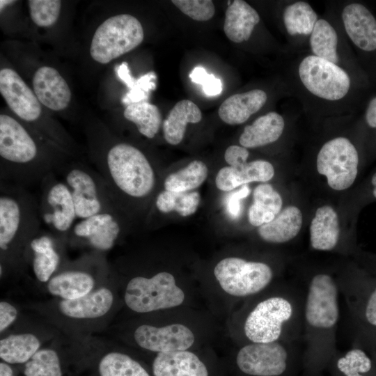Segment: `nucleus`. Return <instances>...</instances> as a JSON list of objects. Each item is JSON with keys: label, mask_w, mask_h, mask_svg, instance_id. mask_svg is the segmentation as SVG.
<instances>
[{"label": "nucleus", "mask_w": 376, "mask_h": 376, "mask_svg": "<svg viewBox=\"0 0 376 376\" xmlns=\"http://www.w3.org/2000/svg\"><path fill=\"white\" fill-rule=\"evenodd\" d=\"M235 363L246 376H298L304 372L303 340L243 344Z\"/></svg>", "instance_id": "nucleus-6"}, {"label": "nucleus", "mask_w": 376, "mask_h": 376, "mask_svg": "<svg viewBox=\"0 0 376 376\" xmlns=\"http://www.w3.org/2000/svg\"><path fill=\"white\" fill-rule=\"evenodd\" d=\"M66 243L64 239L42 228L31 239L26 252V265H31L38 281L47 283L67 262L64 258Z\"/></svg>", "instance_id": "nucleus-16"}, {"label": "nucleus", "mask_w": 376, "mask_h": 376, "mask_svg": "<svg viewBox=\"0 0 376 376\" xmlns=\"http://www.w3.org/2000/svg\"><path fill=\"white\" fill-rule=\"evenodd\" d=\"M207 175L206 164L201 160H193L185 168L169 175L164 181V187L173 192L190 191L200 187Z\"/></svg>", "instance_id": "nucleus-34"}, {"label": "nucleus", "mask_w": 376, "mask_h": 376, "mask_svg": "<svg viewBox=\"0 0 376 376\" xmlns=\"http://www.w3.org/2000/svg\"><path fill=\"white\" fill-rule=\"evenodd\" d=\"M303 288V376H318L338 352L340 290L336 278L323 272L311 275Z\"/></svg>", "instance_id": "nucleus-1"}, {"label": "nucleus", "mask_w": 376, "mask_h": 376, "mask_svg": "<svg viewBox=\"0 0 376 376\" xmlns=\"http://www.w3.org/2000/svg\"><path fill=\"white\" fill-rule=\"evenodd\" d=\"M40 186L38 210L41 223L47 230L67 242L77 219L72 194L54 172L47 174Z\"/></svg>", "instance_id": "nucleus-11"}, {"label": "nucleus", "mask_w": 376, "mask_h": 376, "mask_svg": "<svg viewBox=\"0 0 376 376\" xmlns=\"http://www.w3.org/2000/svg\"><path fill=\"white\" fill-rule=\"evenodd\" d=\"M185 299L183 290L169 272H158L152 276L137 275L127 282L124 301L136 313H146L172 308Z\"/></svg>", "instance_id": "nucleus-8"}, {"label": "nucleus", "mask_w": 376, "mask_h": 376, "mask_svg": "<svg viewBox=\"0 0 376 376\" xmlns=\"http://www.w3.org/2000/svg\"><path fill=\"white\" fill-rule=\"evenodd\" d=\"M156 78L154 72H149L136 79L134 85L122 97V103L127 106L134 103L146 102L150 91L156 88Z\"/></svg>", "instance_id": "nucleus-42"}, {"label": "nucleus", "mask_w": 376, "mask_h": 376, "mask_svg": "<svg viewBox=\"0 0 376 376\" xmlns=\"http://www.w3.org/2000/svg\"><path fill=\"white\" fill-rule=\"evenodd\" d=\"M302 221L301 210L294 205L287 206L273 220L259 226L258 233L267 242L285 243L298 235Z\"/></svg>", "instance_id": "nucleus-27"}, {"label": "nucleus", "mask_w": 376, "mask_h": 376, "mask_svg": "<svg viewBox=\"0 0 376 376\" xmlns=\"http://www.w3.org/2000/svg\"><path fill=\"white\" fill-rule=\"evenodd\" d=\"M359 155L352 142L336 137L326 142L317 156V171L324 175L329 186L336 191L352 186L358 173Z\"/></svg>", "instance_id": "nucleus-14"}, {"label": "nucleus", "mask_w": 376, "mask_h": 376, "mask_svg": "<svg viewBox=\"0 0 376 376\" xmlns=\"http://www.w3.org/2000/svg\"><path fill=\"white\" fill-rule=\"evenodd\" d=\"M283 17L287 32L291 36L311 34L318 21L316 13L304 1L288 5L284 10Z\"/></svg>", "instance_id": "nucleus-37"}, {"label": "nucleus", "mask_w": 376, "mask_h": 376, "mask_svg": "<svg viewBox=\"0 0 376 376\" xmlns=\"http://www.w3.org/2000/svg\"><path fill=\"white\" fill-rule=\"evenodd\" d=\"M274 175L273 165L265 160H255L242 166L221 168L215 178L217 187L223 191H228L249 182H265Z\"/></svg>", "instance_id": "nucleus-22"}, {"label": "nucleus", "mask_w": 376, "mask_h": 376, "mask_svg": "<svg viewBox=\"0 0 376 376\" xmlns=\"http://www.w3.org/2000/svg\"><path fill=\"white\" fill-rule=\"evenodd\" d=\"M94 158L97 171L128 216L143 212L156 189V170L139 148L126 142H114Z\"/></svg>", "instance_id": "nucleus-3"}, {"label": "nucleus", "mask_w": 376, "mask_h": 376, "mask_svg": "<svg viewBox=\"0 0 376 376\" xmlns=\"http://www.w3.org/2000/svg\"><path fill=\"white\" fill-rule=\"evenodd\" d=\"M41 226L34 196L25 187L0 180L1 276L25 267L28 245Z\"/></svg>", "instance_id": "nucleus-4"}, {"label": "nucleus", "mask_w": 376, "mask_h": 376, "mask_svg": "<svg viewBox=\"0 0 376 376\" xmlns=\"http://www.w3.org/2000/svg\"><path fill=\"white\" fill-rule=\"evenodd\" d=\"M0 180L26 186L39 182L66 163L45 151L33 135L15 118L0 115Z\"/></svg>", "instance_id": "nucleus-5"}, {"label": "nucleus", "mask_w": 376, "mask_h": 376, "mask_svg": "<svg viewBox=\"0 0 376 376\" xmlns=\"http://www.w3.org/2000/svg\"><path fill=\"white\" fill-rule=\"evenodd\" d=\"M17 317L16 308L6 301L0 302V331H4Z\"/></svg>", "instance_id": "nucleus-45"}, {"label": "nucleus", "mask_w": 376, "mask_h": 376, "mask_svg": "<svg viewBox=\"0 0 376 376\" xmlns=\"http://www.w3.org/2000/svg\"><path fill=\"white\" fill-rule=\"evenodd\" d=\"M342 19L347 34L359 49L371 52L376 49V19L364 6L353 3L342 12Z\"/></svg>", "instance_id": "nucleus-20"}, {"label": "nucleus", "mask_w": 376, "mask_h": 376, "mask_svg": "<svg viewBox=\"0 0 376 376\" xmlns=\"http://www.w3.org/2000/svg\"><path fill=\"white\" fill-rule=\"evenodd\" d=\"M200 203L197 191L173 192L165 189L155 197V207L161 213L176 212L180 216L187 217L196 212Z\"/></svg>", "instance_id": "nucleus-35"}, {"label": "nucleus", "mask_w": 376, "mask_h": 376, "mask_svg": "<svg viewBox=\"0 0 376 376\" xmlns=\"http://www.w3.org/2000/svg\"><path fill=\"white\" fill-rule=\"evenodd\" d=\"M310 242L318 251H332L338 244L340 227L338 217L329 205L318 207L310 226Z\"/></svg>", "instance_id": "nucleus-25"}, {"label": "nucleus", "mask_w": 376, "mask_h": 376, "mask_svg": "<svg viewBox=\"0 0 376 376\" xmlns=\"http://www.w3.org/2000/svg\"><path fill=\"white\" fill-rule=\"evenodd\" d=\"M115 70L118 78L130 89L134 85L136 79L132 76L127 63L123 62L120 65L116 67Z\"/></svg>", "instance_id": "nucleus-46"}, {"label": "nucleus", "mask_w": 376, "mask_h": 376, "mask_svg": "<svg viewBox=\"0 0 376 376\" xmlns=\"http://www.w3.org/2000/svg\"><path fill=\"white\" fill-rule=\"evenodd\" d=\"M249 152L247 148L233 145L228 147L224 153V159L229 166L237 168L247 163Z\"/></svg>", "instance_id": "nucleus-44"}, {"label": "nucleus", "mask_w": 376, "mask_h": 376, "mask_svg": "<svg viewBox=\"0 0 376 376\" xmlns=\"http://www.w3.org/2000/svg\"><path fill=\"white\" fill-rule=\"evenodd\" d=\"M248 299L240 319L243 344L303 340V287L272 285Z\"/></svg>", "instance_id": "nucleus-2"}, {"label": "nucleus", "mask_w": 376, "mask_h": 376, "mask_svg": "<svg viewBox=\"0 0 376 376\" xmlns=\"http://www.w3.org/2000/svg\"><path fill=\"white\" fill-rule=\"evenodd\" d=\"M134 340L142 349L158 353L188 350L195 342V335L180 323L164 326L141 324L133 334Z\"/></svg>", "instance_id": "nucleus-17"}, {"label": "nucleus", "mask_w": 376, "mask_h": 376, "mask_svg": "<svg viewBox=\"0 0 376 376\" xmlns=\"http://www.w3.org/2000/svg\"><path fill=\"white\" fill-rule=\"evenodd\" d=\"M57 173L72 194L77 219L107 211L123 212L97 170L82 163H65Z\"/></svg>", "instance_id": "nucleus-7"}, {"label": "nucleus", "mask_w": 376, "mask_h": 376, "mask_svg": "<svg viewBox=\"0 0 376 376\" xmlns=\"http://www.w3.org/2000/svg\"><path fill=\"white\" fill-rule=\"evenodd\" d=\"M202 119V113L192 101L182 100L178 102L164 120L162 128L166 141L173 146L183 139L188 123H197Z\"/></svg>", "instance_id": "nucleus-30"}, {"label": "nucleus", "mask_w": 376, "mask_h": 376, "mask_svg": "<svg viewBox=\"0 0 376 376\" xmlns=\"http://www.w3.org/2000/svg\"><path fill=\"white\" fill-rule=\"evenodd\" d=\"M26 376H63L58 353L53 349H40L25 363Z\"/></svg>", "instance_id": "nucleus-39"}, {"label": "nucleus", "mask_w": 376, "mask_h": 376, "mask_svg": "<svg viewBox=\"0 0 376 376\" xmlns=\"http://www.w3.org/2000/svg\"><path fill=\"white\" fill-rule=\"evenodd\" d=\"M126 120L133 123L138 132L148 139H153L162 125V115L157 106L148 102L127 105L123 112Z\"/></svg>", "instance_id": "nucleus-33"}, {"label": "nucleus", "mask_w": 376, "mask_h": 376, "mask_svg": "<svg viewBox=\"0 0 376 376\" xmlns=\"http://www.w3.org/2000/svg\"><path fill=\"white\" fill-rule=\"evenodd\" d=\"M152 368L154 376H209L205 363L188 350L158 353Z\"/></svg>", "instance_id": "nucleus-23"}, {"label": "nucleus", "mask_w": 376, "mask_h": 376, "mask_svg": "<svg viewBox=\"0 0 376 376\" xmlns=\"http://www.w3.org/2000/svg\"><path fill=\"white\" fill-rule=\"evenodd\" d=\"M260 22L257 11L242 0H235L226 9L224 31L232 42L240 43L249 39Z\"/></svg>", "instance_id": "nucleus-26"}, {"label": "nucleus", "mask_w": 376, "mask_h": 376, "mask_svg": "<svg viewBox=\"0 0 376 376\" xmlns=\"http://www.w3.org/2000/svg\"><path fill=\"white\" fill-rule=\"evenodd\" d=\"M171 2L181 12L196 21H207L215 13L214 5L210 0H172Z\"/></svg>", "instance_id": "nucleus-41"}, {"label": "nucleus", "mask_w": 376, "mask_h": 376, "mask_svg": "<svg viewBox=\"0 0 376 376\" xmlns=\"http://www.w3.org/2000/svg\"><path fill=\"white\" fill-rule=\"evenodd\" d=\"M189 77L193 82L201 85L203 92L208 96L217 95L222 91L221 80L212 74H208L202 67H196Z\"/></svg>", "instance_id": "nucleus-43"}, {"label": "nucleus", "mask_w": 376, "mask_h": 376, "mask_svg": "<svg viewBox=\"0 0 376 376\" xmlns=\"http://www.w3.org/2000/svg\"><path fill=\"white\" fill-rule=\"evenodd\" d=\"M15 1L13 0H1L0 1V10L1 11L8 6L15 3Z\"/></svg>", "instance_id": "nucleus-50"}, {"label": "nucleus", "mask_w": 376, "mask_h": 376, "mask_svg": "<svg viewBox=\"0 0 376 376\" xmlns=\"http://www.w3.org/2000/svg\"><path fill=\"white\" fill-rule=\"evenodd\" d=\"M372 357L374 362H375V364L376 366V351H370V352H368Z\"/></svg>", "instance_id": "nucleus-52"}, {"label": "nucleus", "mask_w": 376, "mask_h": 376, "mask_svg": "<svg viewBox=\"0 0 376 376\" xmlns=\"http://www.w3.org/2000/svg\"><path fill=\"white\" fill-rule=\"evenodd\" d=\"M143 29L135 17L119 14L103 22L96 29L90 47L91 58L102 64L132 51L143 40Z\"/></svg>", "instance_id": "nucleus-10"}, {"label": "nucleus", "mask_w": 376, "mask_h": 376, "mask_svg": "<svg viewBox=\"0 0 376 376\" xmlns=\"http://www.w3.org/2000/svg\"><path fill=\"white\" fill-rule=\"evenodd\" d=\"M0 376H14V373L9 363L1 361L0 363Z\"/></svg>", "instance_id": "nucleus-49"}, {"label": "nucleus", "mask_w": 376, "mask_h": 376, "mask_svg": "<svg viewBox=\"0 0 376 376\" xmlns=\"http://www.w3.org/2000/svg\"><path fill=\"white\" fill-rule=\"evenodd\" d=\"M327 367L332 376H376V366L371 355L355 345L345 353L337 352Z\"/></svg>", "instance_id": "nucleus-29"}, {"label": "nucleus", "mask_w": 376, "mask_h": 376, "mask_svg": "<svg viewBox=\"0 0 376 376\" xmlns=\"http://www.w3.org/2000/svg\"><path fill=\"white\" fill-rule=\"evenodd\" d=\"M98 372L100 376H150L137 361L119 352L104 354L100 360Z\"/></svg>", "instance_id": "nucleus-38"}, {"label": "nucleus", "mask_w": 376, "mask_h": 376, "mask_svg": "<svg viewBox=\"0 0 376 376\" xmlns=\"http://www.w3.org/2000/svg\"><path fill=\"white\" fill-rule=\"evenodd\" d=\"M285 127L283 117L276 112H269L246 125L239 142L246 148H255L277 141Z\"/></svg>", "instance_id": "nucleus-28"}, {"label": "nucleus", "mask_w": 376, "mask_h": 376, "mask_svg": "<svg viewBox=\"0 0 376 376\" xmlns=\"http://www.w3.org/2000/svg\"><path fill=\"white\" fill-rule=\"evenodd\" d=\"M40 346V339L31 333L10 334L0 340V357L9 364L26 363Z\"/></svg>", "instance_id": "nucleus-32"}, {"label": "nucleus", "mask_w": 376, "mask_h": 376, "mask_svg": "<svg viewBox=\"0 0 376 376\" xmlns=\"http://www.w3.org/2000/svg\"><path fill=\"white\" fill-rule=\"evenodd\" d=\"M30 16L38 26L49 27L58 19L61 1L59 0L28 1Z\"/></svg>", "instance_id": "nucleus-40"}, {"label": "nucleus", "mask_w": 376, "mask_h": 376, "mask_svg": "<svg viewBox=\"0 0 376 376\" xmlns=\"http://www.w3.org/2000/svg\"><path fill=\"white\" fill-rule=\"evenodd\" d=\"M336 279L355 327L354 339L376 335V277L355 275Z\"/></svg>", "instance_id": "nucleus-12"}, {"label": "nucleus", "mask_w": 376, "mask_h": 376, "mask_svg": "<svg viewBox=\"0 0 376 376\" xmlns=\"http://www.w3.org/2000/svg\"><path fill=\"white\" fill-rule=\"evenodd\" d=\"M127 217L123 211H107L80 219L68 234L67 243L101 253L109 251L122 237Z\"/></svg>", "instance_id": "nucleus-13"}, {"label": "nucleus", "mask_w": 376, "mask_h": 376, "mask_svg": "<svg viewBox=\"0 0 376 376\" xmlns=\"http://www.w3.org/2000/svg\"><path fill=\"white\" fill-rule=\"evenodd\" d=\"M371 183L373 186L374 187L373 190V194L374 197L376 198V173L372 177Z\"/></svg>", "instance_id": "nucleus-51"}, {"label": "nucleus", "mask_w": 376, "mask_h": 376, "mask_svg": "<svg viewBox=\"0 0 376 376\" xmlns=\"http://www.w3.org/2000/svg\"><path fill=\"white\" fill-rule=\"evenodd\" d=\"M0 93L9 108L22 120L36 122L42 113L34 92L13 69L0 70Z\"/></svg>", "instance_id": "nucleus-18"}, {"label": "nucleus", "mask_w": 376, "mask_h": 376, "mask_svg": "<svg viewBox=\"0 0 376 376\" xmlns=\"http://www.w3.org/2000/svg\"><path fill=\"white\" fill-rule=\"evenodd\" d=\"M366 119L368 125L373 128H376V97L373 98L367 107Z\"/></svg>", "instance_id": "nucleus-48"}, {"label": "nucleus", "mask_w": 376, "mask_h": 376, "mask_svg": "<svg viewBox=\"0 0 376 376\" xmlns=\"http://www.w3.org/2000/svg\"><path fill=\"white\" fill-rule=\"evenodd\" d=\"M34 93L40 103L50 110L65 109L71 100V91L63 77L54 68L42 66L33 77Z\"/></svg>", "instance_id": "nucleus-19"}, {"label": "nucleus", "mask_w": 376, "mask_h": 376, "mask_svg": "<svg viewBox=\"0 0 376 376\" xmlns=\"http://www.w3.org/2000/svg\"><path fill=\"white\" fill-rule=\"evenodd\" d=\"M283 205L280 194L269 183L258 185L253 192V203L248 210L249 223L260 226L273 220L281 211Z\"/></svg>", "instance_id": "nucleus-31"}, {"label": "nucleus", "mask_w": 376, "mask_h": 376, "mask_svg": "<svg viewBox=\"0 0 376 376\" xmlns=\"http://www.w3.org/2000/svg\"><path fill=\"white\" fill-rule=\"evenodd\" d=\"M338 36L334 27L325 19H318L310 36V45L315 56L335 64L337 54Z\"/></svg>", "instance_id": "nucleus-36"}, {"label": "nucleus", "mask_w": 376, "mask_h": 376, "mask_svg": "<svg viewBox=\"0 0 376 376\" xmlns=\"http://www.w3.org/2000/svg\"><path fill=\"white\" fill-rule=\"evenodd\" d=\"M354 345L361 347L367 352L376 351V335L354 339Z\"/></svg>", "instance_id": "nucleus-47"}, {"label": "nucleus", "mask_w": 376, "mask_h": 376, "mask_svg": "<svg viewBox=\"0 0 376 376\" xmlns=\"http://www.w3.org/2000/svg\"><path fill=\"white\" fill-rule=\"evenodd\" d=\"M267 99L266 93L260 89L234 94L222 102L219 116L228 125L244 123L265 105Z\"/></svg>", "instance_id": "nucleus-24"}, {"label": "nucleus", "mask_w": 376, "mask_h": 376, "mask_svg": "<svg viewBox=\"0 0 376 376\" xmlns=\"http://www.w3.org/2000/svg\"><path fill=\"white\" fill-rule=\"evenodd\" d=\"M214 275L226 293L238 299H249L270 287L274 279L271 265L263 261L227 257L219 261Z\"/></svg>", "instance_id": "nucleus-9"}, {"label": "nucleus", "mask_w": 376, "mask_h": 376, "mask_svg": "<svg viewBox=\"0 0 376 376\" xmlns=\"http://www.w3.org/2000/svg\"><path fill=\"white\" fill-rule=\"evenodd\" d=\"M299 75L309 92L327 100L344 97L350 87V77L344 70L315 55L308 56L301 61Z\"/></svg>", "instance_id": "nucleus-15"}, {"label": "nucleus", "mask_w": 376, "mask_h": 376, "mask_svg": "<svg viewBox=\"0 0 376 376\" xmlns=\"http://www.w3.org/2000/svg\"><path fill=\"white\" fill-rule=\"evenodd\" d=\"M112 291L106 286L72 300L62 299L58 303L60 312L74 319H95L106 315L113 304Z\"/></svg>", "instance_id": "nucleus-21"}]
</instances>
